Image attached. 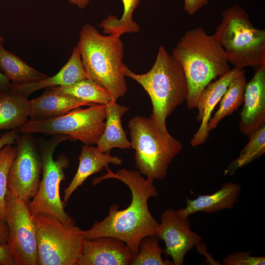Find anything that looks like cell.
Listing matches in <instances>:
<instances>
[{"label":"cell","mask_w":265,"mask_h":265,"mask_svg":"<svg viewBox=\"0 0 265 265\" xmlns=\"http://www.w3.org/2000/svg\"><path fill=\"white\" fill-rule=\"evenodd\" d=\"M121 36L102 35L94 26L86 24L80 31L77 46L88 78L105 88L116 101L127 90Z\"/></svg>","instance_id":"cell-4"},{"label":"cell","mask_w":265,"mask_h":265,"mask_svg":"<svg viewBox=\"0 0 265 265\" xmlns=\"http://www.w3.org/2000/svg\"><path fill=\"white\" fill-rule=\"evenodd\" d=\"M4 40V38L0 36V71L11 84L19 85L34 82L49 77L6 50L3 46Z\"/></svg>","instance_id":"cell-22"},{"label":"cell","mask_w":265,"mask_h":265,"mask_svg":"<svg viewBox=\"0 0 265 265\" xmlns=\"http://www.w3.org/2000/svg\"><path fill=\"white\" fill-rule=\"evenodd\" d=\"M28 97L9 88L0 91V130L19 129L29 117Z\"/></svg>","instance_id":"cell-21"},{"label":"cell","mask_w":265,"mask_h":265,"mask_svg":"<svg viewBox=\"0 0 265 265\" xmlns=\"http://www.w3.org/2000/svg\"><path fill=\"white\" fill-rule=\"evenodd\" d=\"M106 119V105L94 104L87 108L79 107L58 118L29 120L19 128L24 133L63 134L84 144H96L102 134Z\"/></svg>","instance_id":"cell-9"},{"label":"cell","mask_w":265,"mask_h":265,"mask_svg":"<svg viewBox=\"0 0 265 265\" xmlns=\"http://www.w3.org/2000/svg\"><path fill=\"white\" fill-rule=\"evenodd\" d=\"M243 70L234 67L218 80L209 83L200 93L195 108L198 111L196 120L201 124L191 140L192 147L204 144L209 137L208 124L215 106L220 102L231 81Z\"/></svg>","instance_id":"cell-15"},{"label":"cell","mask_w":265,"mask_h":265,"mask_svg":"<svg viewBox=\"0 0 265 265\" xmlns=\"http://www.w3.org/2000/svg\"><path fill=\"white\" fill-rule=\"evenodd\" d=\"M78 159V170L68 187L64 190L63 201L65 206L71 195L88 177L102 170L109 163L119 165L123 162L122 159L112 156L110 153H104L97 147L85 144L82 145Z\"/></svg>","instance_id":"cell-19"},{"label":"cell","mask_w":265,"mask_h":265,"mask_svg":"<svg viewBox=\"0 0 265 265\" xmlns=\"http://www.w3.org/2000/svg\"><path fill=\"white\" fill-rule=\"evenodd\" d=\"M7 243L16 265H37L36 227L27 203L7 190L5 200Z\"/></svg>","instance_id":"cell-10"},{"label":"cell","mask_w":265,"mask_h":265,"mask_svg":"<svg viewBox=\"0 0 265 265\" xmlns=\"http://www.w3.org/2000/svg\"><path fill=\"white\" fill-rule=\"evenodd\" d=\"M222 19L213 34L224 49L228 62L243 69L265 66V30L255 27L239 5L222 11Z\"/></svg>","instance_id":"cell-5"},{"label":"cell","mask_w":265,"mask_h":265,"mask_svg":"<svg viewBox=\"0 0 265 265\" xmlns=\"http://www.w3.org/2000/svg\"><path fill=\"white\" fill-rule=\"evenodd\" d=\"M246 71L243 70L231 81L225 94L220 100L219 106L208 124L209 131L215 128L226 116L231 115L244 101L246 82Z\"/></svg>","instance_id":"cell-23"},{"label":"cell","mask_w":265,"mask_h":265,"mask_svg":"<svg viewBox=\"0 0 265 265\" xmlns=\"http://www.w3.org/2000/svg\"><path fill=\"white\" fill-rule=\"evenodd\" d=\"M124 6V12L120 19L109 15L99 25L103 33L122 35L124 33L137 32L140 27L132 19L134 10L140 3V0H120Z\"/></svg>","instance_id":"cell-26"},{"label":"cell","mask_w":265,"mask_h":265,"mask_svg":"<svg viewBox=\"0 0 265 265\" xmlns=\"http://www.w3.org/2000/svg\"><path fill=\"white\" fill-rule=\"evenodd\" d=\"M0 265H16L12 256L9 245L7 243H0Z\"/></svg>","instance_id":"cell-31"},{"label":"cell","mask_w":265,"mask_h":265,"mask_svg":"<svg viewBox=\"0 0 265 265\" xmlns=\"http://www.w3.org/2000/svg\"><path fill=\"white\" fill-rule=\"evenodd\" d=\"M19 129L8 131L0 137V150L6 145H12L16 143V139L20 135Z\"/></svg>","instance_id":"cell-32"},{"label":"cell","mask_w":265,"mask_h":265,"mask_svg":"<svg viewBox=\"0 0 265 265\" xmlns=\"http://www.w3.org/2000/svg\"><path fill=\"white\" fill-rule=\"evenodd\" d=\"M90 0H69V2L80 9L85 8Z\"/></svg>","instance_id":"cell-35"},{"label":"cell","mask_w":265,"mask_h":265,"mask_svg":"<svg viewBox=\"0 0 265 265\" xmlns=\"http://www.w3.org/2000/svg\"><path fill=\"white\" fill-rule=\"evenodd\" d=\"M17 152L16 147L6 145L0 150V218L5 221V196L8 190V175Z\"/></svg>","instance_id":"cell-28"},{"label":"cell","mask_w":265,"mask_h":265,"mask_svg":"<svg viewBox=\"0 0 265 265\" xmlns=\"http://www.w3.org/2000/svg\"><path fill=\"white\" fill-rule=\"evenodd\" d=\"M11 84L9 79L0 71V91L9 89Z\"/></svg>","instance_id":"cell-34"},{"label":"cell","mask_w":265,"mask_h":265,"mask_svg":"<svg viewBox=\"0 0 265 265\" xmlns=\"http://www.w3.org/2000/svg\"><path fill=\"white\" fill-rule=\"evenodd\" d=\"M87 78L80 52L76 46L67 62L54 76L34 82L19 85L11 84L10 88L28 97L33 92L42 88L69 86Z\"/></svg>","instance_id":"cell-18"},{"label":"cell","mask_w":265,"mask_h":265,"mask_svg":"<svg viewBox=\"0 0 265 265\" xmlns=\"http://www.w3.org/2000/svg\"><path fill=\"white\" fill-rule=\"evenodd\" d=\"M157 236L164 241L163 253L171 257L174 265H182L186 253L202 240L201 236L191 230L189 218L179 216L173 209L162 213Z\"/></svg>","instance_id":"cell-12"},{"label":"cell","mask_w":265,"mask_h":265,"mask_svg":"<svg viewBox=\"0 0 265 265\" xmlns=\"http://www.w3.org/2000/svg\"><path fill=\"white\" fill-rule=\"evenodd\" d=\"M70 137L54 134L48 139L37 141L42 163V178L37 194L27 203L32 215L39 213L52 215L65 225L76 227L75 220L64 210V203L59 194L60 183L65 180L64 170L70 165V160L64 154H59L54 160L53 154L56 147Z\"/></svg>","instance_id":"cell-7"},{"label":"cell","mask_w":265,"mask_h":265,"mask_svg":"<svg viewBox=\"0 0 265 265\" xmlns=\"http://www.w3.org/2000/svg\"><path fill=\"white\" fill-rule=\"evenodd\" d=\"M172 55L181 64L186 76L189 109L195 108L200 93L209 83L231 70L222 46L202 27L187 30L173 50Z\"/></svg>","instance_id":"cell-2"},{"label":"cell","mask_w":265,"mask_h":265,"mask_svg":"<svg viewBox=\"0 0 265 265\" xmlns=\"http://www.w3.org/2000/svg\"><path fill=\"white\" fill-rule=\"evenodd\" d=\"M16 157L9 168L7 188L27 203L37 193L42 163L37 141L32 133H24L16 139Z\"/></svg>","instance_id":"cell-11"},{"label":"cell","mask_w":265,"mask_h":265,"mask_svg":"<svg viewBox=\"0 0 265 265\" xmlns=\"http://www.w3.org/2000/svg\"><path fill=\"white\" fill-rule=\"evenodd\" d=\"M210 0H184V10L190 15L207 5Z\"/></svg>","instance_id":"cell-30"},{"label":"cell","mask_w":265,"mask_h":265,"mask_svg":"<svg viewBox=\"0 0 265 265\" xmlns=\"http://www.w3.org/2000/svg\"><path fill=\"white\" fill-rule=\"evenodd\" d=\"M30 120H45L59 117L71 110L82 106H90L89 103L73 96L58 91L53 87L46 88L39 97L30 101Z\"/></svg>","instance_id":"cell-16"},{"label":"cell","mask_w":265,"mask_h":265,"mask_svg":"<svg viewBox=\"0 0 265 265\" xmlns=\"http://www.w3.org/2000/svg\"><path fill=\"white\" fill-rule=\"evenodd\" d=\"M126 77L139 83L149 95L152 104L150 119L165 135L170 136L166 125L167 117L186 101L188 86L180 62L160 46L151 69L143 74L132 72L125 65Z\"/></svg>","instance_id":"cell-3"},{"label":"cell","mask_w":265,"mask_h":265,"mask_svg":"<svg viewBox=\"0 0 265 265\" xmlns=\"http://www.w3.org/2000/svg\"><path fill=\"white\" fill-rule=\"evenodd\" d=\"M241 190L240 185L227 182L211 194L200 195L194 199L187 197L186 207L176 212L181 217L189 218L191 214L200 212L212 213L225 209H232L238 201Z\"/></svg>","instance_id":"cell-17"},{"label":"cell","mask_w":265,"mask_h":265,"mask_svg":"<svg viewBox=\"0 0 265 265\" xmlns=\"http://www.w3.org/2000/svg\"><path fill=\"white\" fill-rule=\"evenodd\" d=\"M33 215L38 247L37 265H78L83 238L80 229L47 213Z\"/></svg>","instance_id":"cell-8"},{"label":"cell","mask_w":265,"mask_h":265,"mask_svg":"<svg viewBox=\"0 0 265 265\" xmlns=\"http://www.w3.org/2000/svg\"><path fill=\"white\" fill-rule=\"evenodd\" d=\"M106 168V173L95 178L92 185L108 179L118 180L129 188L131 202L127 208L120 211L119 205H111L106 217L101 221H95L88 230L80 229V233L85 239L109 236L123 240L133 257L138 253L143 238L157 236L159 223L151 214L148 202L150 198L158 197L159 192L154 184L155 180L145 179L138 170L123 168L114 173L108 166Z\"/></svg>","instance_id":"cell-1"},{"label":"cell","mask_w":265,"mask_h":265,"mask_svg":"<svg viewBox=\"0 0 265 265\" xmlns=\"http://www.w3.org/2000/svg\"><path fill=\"white\" fill-rule=\"evenodd\" d=\"M249 138L248 143L241 151L239 156L224 170L225 175H233L238 169L259 159L265 153V125L257 130Z\"/></svg>","instance_id":"cell-25"},{"label":"cell","mask_w":265,"mask_h":265,"mask_svg":"<svg viewBox=\"0 0 265 265\" xmlns=\"http://www.w3.org/2000/svg\"><path fill=\"white\" fill-rule=\"evenodd\" d=\"M8 233V228L6 222L0 218V243H7Z\"/></svg>","instance_id":"cell-33"},{"label":"cell","mask_w":265,"mask_h":265,"mask_svg":"<svg viewBox=\"0 0 265 265\" xmlns=\"http://www.w3.org/2000/svg\"><path fill=\"white\" fill-rule=\"evenodd\" d=\"M128 127L137 170L147 178L162 180L173 159L182 150V143L171 135L163 134L150 118L134 116Z\"/></svg>","instance_id":"cell-6"},{"label":"cell","mask_w":265,"mask_h":265,"mask_svg":"<svg viewBox=\"0 0 265 265\" xmlns=\"http://www.w3.org/2000/svg\"><path fill=\"white\" fill-rule=\"evenodd\" d=\"M243 102L238 127L249 137L265 125V66L255 68L254 76L246 84Z\"/></svg>","instance_id":"cell-14"},{"label":"cell","mask_w":265,"mask_h":265,"mask_svg":"<svg viewBox=\"0 0 265 265\" xmlns=\"http://www.w3.org/2000/svg\"><path fill=\"white\" fill-rule=\"evenodd\" d=\"M53 87L87 102L106 105L113 100L105 88L88 78L69 86Z\"/></svg>","instance_id":"cell-24"},{"label":"cell","mask_w":265,"mask_h":265,"mask_svg":"<svg viewBox=\"0 0 265 265\" xmlns=\"http://www.w3.org/2000/svg\"><path fill=\"white\" fill-rule=\"evenodd\" d=\"M106 119L104 132L96 143L104 153H110L115 148L130 149L131 142L122 127V118L130 108L118 104L113 100L106 104Z\"/></svg>","instance_id":"cell-20"},{"label":"cell","mask_w":265,"mask_h":265,"mask_svg":"<svg viewBox=\"0 0 265 265\" xmlns=\"http://www.w3.org/2000/svg\"><path fill=\"white\" fill-rule=\"evenodd\" d=\"M133 256L123 240L109 236L83 239L78 265H129Z\"/></svg>","instance_id":"cell-13"},{"label":"cell","mask_w":265,"mask_h":265,"mask_svg":"<svg viewBox=\"0 0 265 265\" xmlns=\"http://www.w3.org/2000/svg\"><path fill=\"white\" fill-rule=\"evenodd\" d=\"M250 251L241 252L236 251L231 254L227 255L222 262L224 265H264L265 257L254 256Z\"/></svg>","instance_id":"cell-29"},{"label":"cell","mask_w":265,"mask_h":265,"mask_svg":"<svg viewBox=\"0 0 265 265\" xmlns=\"http://www.w3.org/2000/svg\"><path fill=\"white\" fill-rule=\"evenodd\" d=\"M159 238L156 235L144 237L140 241L139 251L133 256L131 262L132 265H167L173 262L164 261L161 254L163 249L159 245Z\"/></svg>","instance_id":"cell-27"}]
</instances>
